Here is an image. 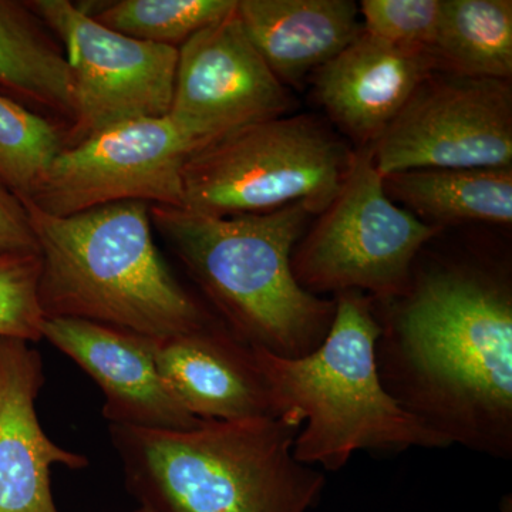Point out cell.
Listing matches in <instances>:
<instances>
[{"label": "cell", "mask_w": 512, "mask_h": 512, "mask_svg": "<svg viewBox=\"0 0 512 512\" xmlns=\"http://www.w3.org/2000/svg\"><path fill=\"white\" fill-rule=\"evenodd\" d=\"M375 301V299H373ZM376 308V366L394 402L448 446L512 458V295L501 276L443 265Z\"/></svg>", "instance_id": "6da1fadb"}, {"label": "cell", "mask_w": 512, "mask_h": 512, "mask_svg": "<svg viewBox=\"0 0 512 512\" xmlns=\"http://www.w3.org/2000/svg\"><path fill=\"white\" fill-rule=\"evenodd\" d=\"M20 202L42 262L39 301L46 319L89 320L151 340L221 323L161 258L147 202H116L69 217Z\"/></svg>", "instance_id": "7a4b0ae2"}, {"label": "cell", "mask_w": 512, "mask_h": 512, "mask_svg": "<svg viewBox=\"0 0 512 512\" xmlns=\"http://www.w3.org/2000/svg\"><path fill=\"white\" fill-rule=\"evenodd\" d=\"M150 217L239 342L298 359L325 340L335 299L306 291L292 272L313 217L305 204L238 217L151 205Z\"/></svg>", "instance_id": "3957f363"}, {"label": "cell", "mask_w": 512, "mask_h": 512, "mask_svg": "<svg viewBox=\"0 0 512 512\" xmlns=\"http://www.w3.org/2000/svg\"><path fill=\"white\" fill-rule=\"evenodd\" d=\"M302 426L285 412L180 431L110 426V436L127 490L156 512H308L326 477L293 456Z\"/></svg>", "instance_id": "277c9868"}, {"label": "cell", "mask_w": 512, "mask_h": 512, "mask_svg": "<svg viewBox=\"0 0 512 512\" xmlns=\"http://www.w3.org/2000/svg\"><path fill=\"white\" fill-rule=\"evenodd\" d=\"M335 303L328 335L308 355L286 359L252 348L276 414L301 417L296 460L339 471L356 451L450 447L384 390L376 366L380 326L373 299L348 291L338 293Z\"/></svg>", "instance_id": "5b68a950"}, {"label": "cell", "mask_w": 512, "mask_h": 512, "mask_svg": "<svg viewBox=\"0 0 512 512\" xmlns=\"http://www.w3.org/2000/svg\"><path fill=\"white\" fill-rule=\"evenodd\" d=\"M355 157L316 117L262 121L192 151L181 174L183 208L238 217L302 202L320 215L345 184Z\"/></svg>", "instance_id": "8992f818"}, {"label": "cell", "mask_w": 512, "mask_h": 512, "mask_svg": "<svg viewBox=\"0 0 512 512\" xmlns=\"http://www.w3.org/2000/svg\"><path fill=\"white\" fill-rule=\"evenodd\" d=\"M440 229L390 200L372 150L360 148L335 200L293 249L292 272L313 295L356 291L387 301L407 288L417 255Z\"/></svg>", "instance_id": "52a82bcc"}, {"label": "cell", "mask_w": 512, "mask_h": 512, "mask_svg": "<svg viewBox=\"0 0 512 512\" xmlns=\"http://www.w3.org/2000/svg\"><path fill=\"white\" fill-rule=\"evenodd\" d=\"M26 3L62 43L72 74L73 126L66 147L128 121L167 116L178 49L114 32L67 0Z\"/></svg>", "instance_id": "ba28073f"}, {"label": "cell", "mask_w": 512, "mask_h": 512, "mask_svg": "<svg viewBox=\"0 0 512 512\" xmlns=\"http://www.w3.org/2000/svg\"><path fill=\"white\" fill-rule=\"evenodd\" d=\"M437 74L370 147L379 174L511 168V83Z\"/></svg>", "instance_id": "9c48e42d"}, {"label": "cell", "mask_w": 512, "mask_h": 512, "mask_svg": "<svg viewBox=\"0 0 512 512\" xmlns=\"http://www.w3.org/2000/svg\"><path fill=\"white\" fill-rule=\"evenodd\" d=\"M197 147L168 116L128 121L64 147L33 197L37 210L69 217L116 202L183 207V167Z\"/></svg>", "instance_id": "30bf717a"}, {"label": "cell", "mask_w": 512, "mask_h": 512, "mask_svg": "<svg viewBox=\"0 0 512 512\" xmlns=\"http://www.w3.org/2000/svg\"><path fill=\"white\" fill-rule=\"evenodd\" d=\"M292 97L256 52L237 16L178 47L168 119L201 148L241 128L289 113Z\"/></svg>", "instance_id": "8fae6325"}, {"label": "cell", "mask_w": 512, "mask_h": 512, "mask_svg": "<svg viewBox=\"0 0 512 512\" xmlns=\"http://www.w3.org/2000/svg\"><path fill=\"white\" fill-rule=\"evenodd\" d=\"M43 339L97 383L104 396L103 416L110 426L180 431L202 423L165 386L154 352L156 340L70 318L46 319Z\"/></svg>", "instance_id": "7c38bea8"}, {"label": "cell", "mask_w": 512, "mask_h": 512, "mask_svg": "<svg viewBox=\"0 0 512 512\" xmlns=\"http://www.w3.org/2000/svg\"><path fill=\"white\" fill-rule=\"evenodd\" d=\"M436 73L439 66L429 50L392 45L363 30L313 73V87L333 123L370 148Z\"/></svg>", "instance_id": "4fadbf2b"}, {"label": "cell", "mask_w": 512, "mask_h": 512, "mask_svg": "<svg viewBox=\"0 0 512 512\" xmlns=\"http://www.w3.org/2000/svg\"><path fill=\"white\" fill-rule=\"evenodd\" d=\"M43 383L39 352L23 340L0 338V512H59L52 467L89 464L43 430L36 412Z\"/></svg>", "instance_id": "5bb4252c"}, {"label": "cell", "mask_w": 512, "mask_h": 512, "mask_svg": "<svg viewBox=\"0 0 512 512\" xmlns=\"http://www.w3.org/2000/svg\"><path fill=\"white\" fill-rule=\"evenodd\" d=\"M158 370L175 400L200 420L278 416L252 348L222 323L154 342Z\"/></svg>", "instance_id": "9a60e30c"}, {"label": "cell", "mask_w": 512, "mask_h": 512, "mask_svg": "<svg viewBox=\"0 0 512 512\" xmlns=\"http://www.w3.org/2000/svg\"><path fill=\"white\" fill-rule=\"evenodd\" d=\"M237 16L282 84H298L363 32L352 0H238Z\"/></svg>", "instance_id": "2e32d148"}, {"label": "cell", "mask_w": 512, "mask_h": 512, "mask_svg": "<svg viewBox=\"0 0 512 512\" xmlns=\"http://www.w3.org/2000/svg\"><path fill=\"white\" fill-rule=\"evenodd\" d=\"M382 181L390 200L403 202L417 218L436 222L437 227L451 222L510 225L512 221V168H421L384 175Z\"/></svg>", "instance_id": "e0dca14e"}, {"label": "cell", "mask_w": 512, "mask_h": 512, "mask_svg": "<svg viewBox=\"0 0 512 512\" xmlns=\"http://www.w3.org/2000/svg\"><path fill=\"white\" fill-rule=\"evenodd\" d=\"M0 86L73 117V82L66 56L26 2L0 0Z\"/></svg>", "instance_id": "ac0fdd59"}, {"label": "cell", "mask_w": 512, "mask_h": 512, "mask_svg": "<svg viewBox=\"0 0 512 512\" xmlns=\"http://www.w3.org/2000/svg\"><path fill=\"white\" fill-rule=\"evenodd\" d=\"M430 53L439 72L510 82L511 0H443L440 28Z\"/></svg>", "instance_id": "d6986e66"}, {"label": "cell", "mask_w": 512, "mask_h": 512, "mask_svg": "<svg viewBox=\"0 0 512 512\" xmlns=\"http://www.w3.org/2000/svg\"><path fill=\"white\" fill-rule=\"evenodd\" d=\"M237 2L238 0H120L103 6L97 15L90 16L121 35L178 49L195 33L234 13Z\"/></svg>", "instance_id": "ffe728a7"}, {"label": "cell", "mask_w": 512, "mask_h": 512, "mask_svg": "<svg viewBox=\"0 0 512 512\" xmlns=\"http://www.w3.org/2000/svg\"><path fill=\"white\" fill-rule=\"evenodd\" d=\"M66 147L55 123L0 93V184L18 200H30Z\"/></svg>", "instance_id": "44dd1931"}, {"label": "cell", "mask_w": 512, "mask_h": 512, "mask_svg": "<svg viewBox=\"0 0 512 512\" xmlns=\"http://www.w3.org/2000/svg\"><path fill=\"white\" fill-rule=\"evenodd\" d=\"M40 268L39 254L0 256V338L28 343L43 339Z\"/></svg>", "instance_id": "7402d4cb"}, {"label": "cell", "mask_w": 512, "mask_h": 512, "mask_svg": "<svg viewBox=\"0 0 512 512\" xmlns=\"http://www.w3.org/2000/svg\"><path fill=\"white\" fill-rule=\"evenodd\" d=\"M359 12L370 36L430 52L439 32L443 0H363Z\"/></svg>", "instance_id": "603a6c76"}, {"label": "cell", "mask_w": 512, "mask_h": 512, "mask_svg": "<svg viewBox=\"0 0 512 512\" xmlns=\"http://www.w3.org/2000/svg\"><path fill=\"white\" fill-rule=\"evenodd\" d=\"M39 254L35 232L22 202L0 184V256Z\"/></svg>", "instance_id": "cb8c5ba5"}, {"label": "cell", "mask_w": 512, "mask_h": 512, "mask_svg": "<svg viewBox=\"0 0 512 512\" xmlns=\"http://www.w3.org/2000/svg\"><path fill=\"white\" fill-rule=\"evenodd\" d=\"M134 512H156L154 510H151V508L146 507V505H140V507L137 508Z\"/></svg>", "instance_id": "d4e9b609"}]
</instances>
